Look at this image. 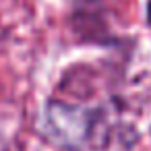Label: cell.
Segmentation results:
<instances>
[{
    "instance_id": "6da1fadb",
    "label": "cell",
    "mask_w": 151,
    "mask_h": 151,
    "mask_svg": "<svg viewBox=\"0 0 151 151\" xmlns=\"http://www.w3.org/2000/svg\"><path fill=\"white\" fill-rule=\"evenodd\" d=\"M93 110L85 108H68L50 104L46 108V122L50 128L52 139L62 137V145L68 147V139H83L89 134V128L93 126Z\"/></svg>"
},
{
    "instance_id": "7a4b0ae2",
    "label": "cell",
    "mask_w": 151,
    "mask_h": 151,
    "mask_svg": "<svg viewBox=\"0 0 151 151\" xmlns=\"http://www.w3.org/2000/svg\"><path fill=\"white\" fill-rule=\"evenodd\" d=\"M147 23H149V27H151V0H147Z\"/></svg>"
}]
</instances>
